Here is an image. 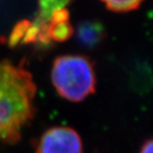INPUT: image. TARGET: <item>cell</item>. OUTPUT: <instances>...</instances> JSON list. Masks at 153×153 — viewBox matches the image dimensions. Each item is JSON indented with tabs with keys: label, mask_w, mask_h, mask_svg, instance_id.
I'll return each mask as SVG.
<instances>
[{
	"label": "cell",
	"mask_w": 153,
	"mask_h": 153,
	"mask_svg": "<svg viewBox=\"0 0 153 153\" xmlns=\"http://www.w3.org/2000/svg\"><path fill=\"white\" fill-rule=\"evenodd\" d=\"M70 0H39L38 15L33 23L40 30L39 45L48 46L51 41L47 33V24L51 15L60 8H64Z\"/></svg>",
	"instance_id": "obj_4"
},
{
	"label": "cell",
	"mask_w": 153,
	"mask_h": 153,
	"mask_svg": "<svg viewBox=\"0 0 153 153\" xmlns=\"http://www.w3.org/2000/svg\"><path fill=\"white\" fill-rule=\"evenodd\" d=\"M104 37V29L100 22L91 20L82 21L76 29V39L81 45L91 48L102 42Z\"/></svg>",
	"instance_id": "obj_6"
},
{
	"label": "cell",
	"mask_w": 153,
	"mask_h": 153,
	"mask_svg": "<svg viewBox=\"0 0 153 153\" xmlns=\"http://www.w3.org/2000/svg\"><path fill=\"white\" fill-rule=\"evenodd\" d=\"M36 85L22 65L0 61V141L14 144L35 114Z\"/></svg>",
	"instance_id": "obj_1"
},
{
	"label": "cell",
	"mask_w": 153,
	"mask_h": 153,
	"mask_svg": "<svg viewBox=\"0 0 153 153\" xmlns=\"http://www.w3.org/2000/svg\"><path fill=\"white\" fill-rule=\"evenodd\" d=\"M51 78L57 93L70 102H81L95 92L93 64L84 56L67 54L56 58Z\"/></svg>",
	"instance_id": "obj_2"
},
{
	"label": "cell",
	"mask_w": 153,
	"mask_h": 153,
	"mask_svg": "<svg viewBox=\"0 0 153 153\" xmlns=\"http://www.w3.org/2000/svg\"><path fill=\"white\" fill-rule=\"evenodd\" d=\"M106 7L114 12H127L139 7L143 0H101Z\"/></svg>",
	"instance_id": "obj_7"
},
{
	"label": "cell",
	"mask_w": 153,
	"mask_h": 153,
	"mask_svg": "<svg viewBox=\"0 0 153 153\" xmlns=\"http://www.w3.org/2000/svg\"><path fill=\"white\" fill-rule=\"evenodd\" d=\"M47 33L52 42H65L73 34V28L69 22L68 10L60 8L56 10L50 17L47 24Z\"/></svg>",
	"instance_id": "obj_5"
},
{
	"label": "cell",
	"mask_w": 153,
	"mask_h": 153,
	"mask_svg": "<svg viewBox=\"0 0 153 153\" xmlns=\"http://www.w3.org/2000/svg\"><path fill=\"white\" fill-rule=\"evenodd\" d=\"M152 148H153L152 140L149 139V140L146 141L144 143V145L142 146V148L140 149V153H153Z\"/></svg>",
	"instance_id": "obj_8"
},
{
	"label": "cell",
	"mask_w": 153,
	"mask_h": 153,
	"mask_svg": "<svg viewBox=\"0 0 153 153\" xmlns=\"http://www.w3.org/2000/svg\"><path fill=\"white\" fill-rule=\"evenodd\" d=\"M36 153H83L82 140L70 127L54 126L42 134Z\"/></svg>",
	"instance_id": "obj_3"
}]
</instances>
